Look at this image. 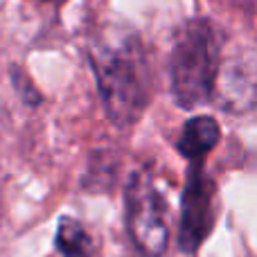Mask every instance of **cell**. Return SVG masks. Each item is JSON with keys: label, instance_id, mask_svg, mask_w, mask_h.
<instances>
[{"label": "cell", "instance_id": "1", "mask_svg": "<svg viewBox=\"0 0 257 257\" xmlns=\"http://www.w3.org/2000/svg\"><path fill=\"white\" fill-rule=\"evenodd\" d=\"M90 63L106 115L117 126H131L149 104V61L136 32L104 30L90 45Z\"/></svg>", "mask_w": 257, "mask_h": 257}, {"label": "cell", "instance_id": "2", "mask_svg": "<svg viewBox=\"0 0 257 257\" xmlns=\"http://www.w3.org/2000/svg\"><path fill=\"white\" fill-rule=\"evenodd\" d=\"M221 61V36L205 18H192L178 30L169 59L172 95L181 108H196L212 95Z\"/></svg>", "mask_w": 257, "mask_h": 257}, {"label": "cell", "instance_id": "3", "mask_svg": "<svg viewBox=\"0 0 257 257\" xmlns=\"http://www.w3.org/2000/svg\"><path fill=\"white\" fill-rule=\"evenodd\" d=\"M126 228L145 257H163L169 244V217L160 190L149 172H133L126 183Z\"/></svg>", "mask_w": 257, "mask_h": 257}, {"label": "cell", "instance_id": "4", "mask_svg": "<svg viewBox=\"0 0 257 257\" xmlns=\"http://www.w3.org/2000/svg\"><path fill=\"white\" fill-rule=\"evenodd\" d=\"M214 187L205 178L201 163H192L187 172L185 192H183V210H181V250L196 253L203 239L210 235L214 223Z\"/></svg>", "mask_w": 257, "mask_h": 257}, {"label": "cell", "instance_id": "5", "mask_svg": "<svg viewBox=\"0 0 257 257\" xmlns=\"http://www.w3.org/2000/svg\"><path fill=\"white\" fill-rule=\"evenodd\" d=\"M212 95L219 99V106L228 111H250L255 102V79H253V57H235L228 61H219L214 77ZM210 95V97H212Z\"/></svg>", "mask_w": 257, "mask_h": 257}, {"label": "cell", "instance_id": "6", "mask_svg": "<svg viewBox=\"0 0 257 257\" xmlns=\"http://www.w3.org/2000/svg\"><path fill=\"white\" fill-rule=\"evenodd\" d=\"M219 138H221V128H219L217 120L210 115H199L185 122L181 138L176 142V149L190 163H203L205 156L217 147Z\"/></svg>", "mask_w": 257, "mask_h": 257}, {"label": "cell", "instance_id": "7", "mask_svg": "<svg viewBox=\"0 0 257 257\" xmlns=\"http://www.w3.org/2000/svg\"><path fill=\"white\" fill-rule=\"evenodd\" d=\"M54 248L61 257H88L93 250V241L77 219L61 217L54 237Z\"/></svg>", "mask_w": 257, "mask_h": 257}]
</instances>
